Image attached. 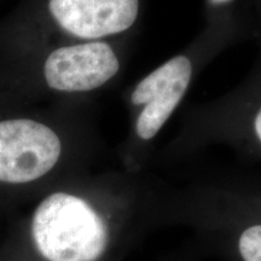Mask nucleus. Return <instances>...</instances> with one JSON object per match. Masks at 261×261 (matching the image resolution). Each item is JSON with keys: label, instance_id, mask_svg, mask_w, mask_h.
I'll list each match as a JSON object with an SVG mask.
<instances>
[{"label": "nucleus", "instance_id": "4", "mask_svg": "<svg viewBox=\"0 0 261 261\" xmlns=\"http://www.w3.org/2000/svg\"><path fill=\"white\" fill-rule=\"evenodd\" d=\"M192 75V64L187 56L173 57L150 73L133 90L130 100L144 106L137 120V135L149 140L167 122L187 92Z\"/></svg>", "mask_w": 261, "mask_h": 261}, {"label": "nucleus", "instance_id": "1", "mask_svg": "<svg viewBox=\"0 0 261 261\" xmlns=\"http://www.w3.org/2000/svg\"><path fill=\"white\" fill-rule=\"evenodd\" d=\"M35 246L50 261H96L108 243L100 215L76 196L55 192L39 204L33 217Z\"/></svg>", "mask_w": 261, "mask_h": 261}, {"label": "nucleus", "instance_id": "8", "mask_svg": "<svg viewBox=\"0 0 261 261\" xmlns=\"http://www.w3.org/2000/svg\"><path fill=\"white\" fill-rule=\"evenodd\" d=\"M213 4H226V3L232 2V0H211Z\"/></svg>", "mask_w": 261, "mask_h": 261}, {"label": "nucleus", "instance_id": "7", "mask_svg": "<svg viewBox=\"0 0 261 261\" xmlns=\"http://www.w3.org/2000/svg\"><path fill=\"white\" fill-rule=\"evenodd\" d=\"M254 128H255L257 138H259V140L261 142V109L259 110V113L256 114L255 121H254Z\"/></svg>", "mask_w": 261, "mask_h": 261}, {"label": "nucleus", "instance_id": "2", "mask_svg": "<svg viewBox=\"0 0 261 261\" xmlns=\"http://www.w3.org/2000/svg\"><path fill=\"white\" fill-rule=\"evenodd\" d=\"M61 139L45 123L32 119L0 121V181L24 184L44 177L56 166Z\"/></svg>", "mask_w": 261, "mask_h": 261}, {"label": "nucleus", "instance_id": "5", "mask_svg": "<svg viewBox=\"0 0 261 261\" xmlns=\"http://www.w3.org/2000/svg\"><path fill=\"white\" fill-rule=\"evenodd\" d=\"M47 8L63 31L93 40L132 27L139 0H48Z\"/></svg>", "mask_w": 261, "mask_h": 261}, {"label": "nucleus", "instance_id": "6", "mask_svg": "<svg viewBox=\"0 0 261 261\" xmlns=\"http://www.w3.org/2000/svg\"><path fill=\"white\" fill-rule=\"evenodd\" d=\"M238 249L244 261H261V225L243 231Z\"/></svg>", "mask_w": 261, "mask_h": 261}, {"label": "nucleus", "instance_id": "3", "mask_svg": "<svg viewBox=\"0 0 261 261\" xmlns=\"http://www.w3.org/2000/svg\"><path fill=\"white\" fill-rule=\"evenodd\" d=\"M119 68V60L109 45L91 41L52 51L45 61L44 76L52 90L87 92L113 79Z\"/></svg>", "mask_w": 261, "mask_h": 261}]
</instances>
